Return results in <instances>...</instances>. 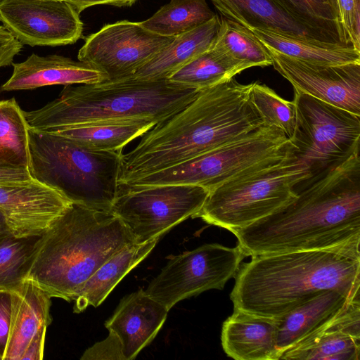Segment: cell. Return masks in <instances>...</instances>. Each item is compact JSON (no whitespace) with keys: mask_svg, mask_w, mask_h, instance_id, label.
Listing matches in <instances>:
<instances>
[{"mask_svg":"<svg viewBox=\"0 0 360 360\" xmlns=\"http://www.w3.org/2000/svg\"><path fill=\"white\" fill-rule=\"evenodd\" d=\"M297 193L274 214L233 232L245 257L311 250L360 252L359 153Z\"/></svg>","mask_w":360,"mask_h":360,"instance_id":"cell-1","label":"cell"},{"mask_svg":"<svg viewBox=\"0 0 360 360\" xmlns=\"http://www.w3.org/2000/svg\"><path fill=\"white\" fill-rule=\"evenodd\" d=\"M252 82L233 78L200 91L195 98L141 136L122 155L119 183L188 160L264 125L251 101Z\"/></svg>","mask_w":360,"mask_h":360,"instance_id":"cell-2","label":"cell"},{"mask_svg":"<svg viewBox=\"0 0 360 360\" xmlns=\"http://www.w3.org/2000/svg\"><path fill=\"white\" fill-rule=\"evenodd\" d=\"M230 298L234 309L278 319L319 293L359 298L360 252L297 250L259 255L240 264Z\"/></svg>","mask_w":360,"mask_h":360,"instance_id":"cell-3","label":"cell"},{"mask_svg":"<svg viewBox=\"0 0 360 360\" xmlns=\"http://www.w3.org/2000/svg\"><path fill=\"white\" fill-rule=\"evenodd\" d=\"M134 243L112 212L71 202L37 238L24 278L32 281L51 297L74 301L102 264Z\"/></svg>","mask_w":360,"mask_h":360,"instance_id":"cell-4","label":"cell"},{"mask_svg":"<svg viewBox=\"0 0 360 360\" xmlns=\"http://www.w3.org/2000/svg\"><path fill=\"white\" fill-rule=\"evenodd\" d=\"M199 92L167 79L71 84L44 107L24 115L29 128L37 131L136 120L158 124L184 108Z\"/></svg>","mask_w":360,"mask_h":360,"instance_id":"cell-5","label":"cell"},{"mask_svg":"<svg viewBox=\"0 0 360 360\" xmlns=\"http://www.w3.org/2000/svg\"><path fill=\"white\" fill-rule=\"evenodd\" d=\"M29 149L33 179L71 202L111 211L119 186L122 150H92L69 138L30 128Z\"/></svg>","mask_w":360,"mask_h":360,"instance_id":"cell-6","label":"cell"},{"mask_svg":"<svg viewBox=\"0 0 360 360\" xmlns=\"http://www.w3.org/2000/svg\"><path fill=\"white\" fill-rule=\"evenodd\" d=\"M290 156L303 181L297 193L359 153L360 115L294 90Z\"/></svg>","mask_w":360,"mask_h":360,"instance_id":"cell-7","label":"cell"},{"mask_svg":"<svg viewBox=\"0 0 360 360\" xmlns=\"http://www.w3.org/2000/svg\"><path fill=\"white\" fill-rule=\"evenodd\" d=\"M290 145L289 139L282 130L264 124L244 136L128 184L195 185L211 191L237 177L282 160Z\"/></svg>","mask_w":360,"mask_h":360,"instance_id":"cell-8","label":"cell"},{"mask_svg":"<svg viewBox=\"0 0 360 360\" xmlns=\"http://www.w3.org/2000/svg\"><path fill=\"white\" fill-rule=\"evenodd\" d=\"M290 150V148H289ZM289 150L282 160L229 181L210 191L193 218L231 232L264 219L297 197L303 181Z\"/></svg>","mask_w":360,"mask_h":360,"instance_id":"cell-9","label":"cell"},{"mask_svg":"<svg viewBox=\"0 0 360 360\" xmlns=\"http://www.w3.org/2000/svg\"><path fill=\"white\" fill-rule=\"evenodd\" d=\"M210 191L187 184L138 186L119 183L112 212L136 243L161 237L172 227L193 218Z\"/></svg>","mask_w":360,"mask_h":360,"instance_id":"cell-10","label":"cell"},{"mask_svg":"<svg viewBox=\"0 0 360 360\" xmlns=\"http://www.w3.org/2000/svg\"><path fill=\"white\" fill-rule=\"evenodd\" d=\"M246 257L238 245H202L172 257L145 292L169 310L179 301L204 291L221 290Z\"/></svg>","mask_w":360,"mask_h":360,"instance_id":"cell-11","label":"cell"},{"mask_svg":"<svg viewBox=\"0 0 360 360\" xmlns=\"http://www.w3.org/2000/svg\"><path fill=\"white\" fill-rule=\"evenodd\" d=\"M174 37L153 33L140 22L120 20L86 37L77 58L102 71L108 81H117L131 76Z\"/></svg>","mask_w":360,"mask_h":360,"instance_id":"cell-12","label":"cell"},{"mask_svg":"<svg viewBox=\"0 0 360 360\" xmlns=\"http://www.w3.org/2000/svg\"><path fill=\"white\" fill-rule=\"evenodd\" d=\"M0 21L31 46L72 44L83 31L79 14L66 0H1Z\"/></svg>","mask_w":360,"mask_h":360,"instance_id":"cell-13","label":"cell"},{"mask_svg":"<svg viewBox=\"0 0 360 360\" xmlns=\"http://www.w3.org/2000/svg\"><path fill=\"white\" fill-rule=\"evenodd\" d=\"M268 50L274 69L294 90L360 115V63L316 64Z\"/></svg>","mask_w":360,"mask_h":360,"instance_id":"cell-14","label":"cell"},{"mask_svg":"<svg viewBox=\"0 0 360 360\" xmlns=\"http://www.w3.org/2000/svg\"><path fill=\"white\" fill-rule=\"evenodd\" d=\"M70 203L60 193L34 179L0 183V211L17 238L40 236Z\"/></svg>","mask_w":360,"mask_h":360,"instance_id":"cell-15","label":"cell"},{"mask_svg":"<svg viewBox=\"0 0 360 360\" xmlns=\"http://www.w3.org/2000/svg\"><path fill=\"white\" fill-rule=\"evenodd\" d=\"M168 309L142 289L124 297L105 328L120 340L125 360L136 358L164 324Z\"/></svg>","mask_w":360,"mask_h":360,"instance_id":"cell-16","label":"cell"},{"mask_svg":"<svg viewBox=\"0 0 360 360\" xmlns=\"http://www.w3.org/2000/svg\"><path fill=\"white\" fill-rule=\"evenodd\" d=\"M359 354L360 300L356 299L280 359L359 360Z\"/></svg>","mask_w":360,"mask_h":360,"instance_id":"cell-17","label":"cell"},{"mask_svg":"<svg viewBox=\"0 0 360 360\" xmlns=\"http://www.w3.org/2000/svg\"><path fill=\"white\" fill-rule=\"evenodd\" d=\"M13 74L0 87V92L32 90L62 84H96L108 80L105 73L94 65L59 55L31 54L25 61L12 63Z\"/></svg>","mask_w":360,"mask_h":360,"instance_id":"cell-18","label":"cell"},{"mask_svg":"<svg viewBox=\"0 0 360 360\" xmlns=\"http://www.w3.org/2000/svg\"><path fill=\"white\" fill-rule=\"evenodd\" d=\"M11 317L7 344L3 360H21L34 339L45 337L51 322V297L36 283L24 278L10 290Z\"/></svg>","mask_w":360,"mask_h":360,"instance_id":"cell-19","label":"cell"},{"mask_svg":"<svg viewBox=\"0 0 360 360\" xmlns=\"http://www.w3.org/2000/svg\"><path fill=\"white\" fill-rule=\"evenodd\" d=\"M211 1L224 17L249 29L263 30L291 37L338 44L329 36L297 20L276 0Z\"/></svg>","mask_w":360,"mask_h":360,"instance_id":"cell-20","label":"cell"},{"mask_svg":"<svg viewBox=\"0 0 360 360\" xmlns=\"http://www.w3.org/2000/svg\"><path fill=\"white\" fill-rule=\"evenodd\" d=\"M277 329L276 319L234 309L222 326L223 349L236 360H279Z\"/></svg>","mask_w":360,"mask_h":360,"instance_id":"cell-21","label":"cell"},{"mask_svg":"<svg viewBox=\"0 0 360 360\" xmlns=\"http://www.w3.org/2000/svg\"><path fill=\"white\" fill-rule=\"evenodd\" d=\"M353 300L339 291L324 290L276 319L280 357L332 321Z\"/></svg>","mask_w":360,"mask_h":360,"instance_id":"cell-22","label":"cell"},{"mask_svg":"<svg viewBox=\"0 0 360 360\" xmlns=\"http://www.w3.org/2000/svg\"><path fill=\"white\" fill-rule=\"evenodd\" d=\"M219 27L220 18L216 14L205 23L175 37L128 78L141 80L167 79L186 63L212 49Z\"/></svg>","mask_w":360,"mask_h":360,"instance_id":"cell-23","label":"cell"},{"mask_svg":"<svg viewBox=\"0 0 360 360\" xmlns=\"http://www.w3.org/2000/svg\"><path fill=\"white\" fill-rule=\"evenodd\" d=\"M160 238L129 244L108 259L82 285L74 300V312L99 306L123 277L148 255Z\"/></svg>","mask_w":360,"mask_h":360,"instance_id":"cell-24","label":"cell"},{"mask_svg":"<svg viewBox=\"0 0 360 360\" xmlns=\"http://www.w3.org/2000/svg\"><path fill=\"white\" fill-rule=\"evenodd\" d=\"M156 124L150 120H136L73 126L44 131L69 138L92 150L114 152L122 150L127 144L141 136Z\"/></svg>","mask_w":360,"mask_h":360,"instance_id":"cell-25","label":"cell"},{"mask_svg":"<svg viewBox=\"0 0 360 360\" xmlns=\"http://www.w3.org/2000/svg\"><path fill=\"white\" fill-rule=\"evenodd\" d=\"M250 30L268 49L296 59L323 65L360 63V51L352 46L310 41L259 29Z\"/></svg>","mask_w":360,"mask_h":360,"instance_id":"cell-26","label":"cell"},{"mask_svg":"<svg viewBox=\"0 0 360 360\" xmlns=\"http://www.w3.org/2000/svg\"><path fill=\"white\" fill-rule=\"evenodd\" d=\"M212 49L244 70L272 65L268 49L249 28L222 17Z\"/></svg>","mask_w":360,"mask_h":360,"instance_id":"cell-27","label":"cell"},{"mask_svg":"<svg viewBox=\"0 0 360 360\" xmlns=\"http://www.w3.org/2000/svg\"><path fill=\"white\" fill-rule=\"evenodd\" d=\"M29 126L14 98L0 101V166L29 169Z\"/></svg>","mask_w":360,"mask_h":360,"instance_id":"cell-28","label":"cell"},{"mask_svg":"<svg viewBox=\"0 0 360 360\" xmlns=\"http://www.w3.org/2000/svg\"><path fill=\"white\" fill-rule=\"evenodd\" d=\"M215 15L206 0H171L140 24L157 34L176 37L205 23Z\"/></svg>","mask_w":360,"mask_h":360,"instance_id":"cell-29","label":"cell"},{"mask_svg":"<svg viewBox=\"0 0 360 360\" xmlns=\"http://www.w3.org/2000/svg\"><path fill=\"white\" fill-rule=\"evenodd\" d=\"M243 70L241 66L212 49L186 63L167 79L200 91L226 82Z\"/></svg>","mask_w":360,"mask_h":360,"instance_id":"cell-30","label":"cell"},{"mask_svg":"<svg viewBox=\"0 0 360 360\" xmlns=\"http://www.w3.org/2000/svg\"><path fill=\"white\" fill-rule=\"evenodd\" d=\"M306 25L331 37L338 44L352 46L340 19L337 0H276Z\"/></svg>","mask_w":360,"mask_h":360,"instance_id":"cell-31","label":"cell"},{"mask_svg":"<svg viewBox=\"0 0 360 360\" xmlns=\"http://www.w3.org/2000/svg\"><path fill=\"white\" fill-rule=\"evenodd\" d=\"M37 238L0 236V291H9L24 279Z\"/></svg>","mask_w":360,"mask_h":360,"instance_id":"cell-32","label":"cell"},{"mask_svg":"<svg viewBox=\"0 0 360 360\" xmlns=\"http://www.w3.org/2000/svg\"><path fill=\"white\" fill-rule=\"evenodd\" d=\"M251 101L264 124L274 126L282 130L288 139L292 137L296 119L293 101L282 98L273 89L259 82H252Z\"/></svg>","mask_w":360,"mask_h":360,"instance_id":"cell-33","label":"cell"},{"mask_svg":"<svg viewBox=\"0 0 360 360\" xmlns=\"http://www.w3.org/2000/svg\"><path fill=\"white\" fill-rule=\"evenodd\" d=\"M342 26L352 46L360 51V0H337Z\"/></svg>","mask_w":360,"mask_h":360,"instance_id":"cell-34","label":"cell"},{"mask_svg":"<svg viewBox=\"0 0 360 360\" xmlns=\"http://www.w3.org/2000/svg\"><path fill=\"white\" fill-rule=\"evenodd\" d=\"M80 359L82 360H125L119 338L110 331L105 340L87 349Z\"/></svg>","mask_w":360,"mask_h":360,"instance_id":"cell-35","label":"cell"},{"mask_svg":"<svg viewBox=\"0 0 360 360\" xmlns=\"http://www.w3.org/2000/svg\"><path fill=\"white\" fill-rule=\"evenodd\" d=\"M22 46L23 44L3 25H0V68L12 65L14 57Z\"/></svg>","mask_w":360,"mask_h":360,"instance_id":"cell-36","label":"cell"},{"mask_svg":"<svg viewBox=\"0 0 360 360\" xmlns=\"http://www.w3.org/2000/svg\"><path fill=\"white\" fill-rule=\"evenodd\" d=\"M11 298L8 291H0V360H3L9 331Z\"/></svg>","mask_w":360,"mask_h":360,"instance_id":"cell-37","label":"cell"},{"mask_svg":"<svg viewBox=\"0 0 360 360\" xmlns=\"http://www.w3.org/2000/svg\"><path fill=\"white\" fill-rule=\"evenodd\" d=\"M33 180L29 169L0 166V183H25Z\"/></svg>","mask_w":360,"mask_h":360,"instance_id":"cell-38","label":"cell"},{"mask_svg":"<svg viewBox=\"0 0 360 360\" xmlns=\"http://www.w3.org/2000/svg\"><path fill=\"white\" fill-rule=\"evenodd\" d=\"M80 14L84 9L98 4H110L115 6H130L136 0H66Z\"/></svg>","mask_w":360,"mask_h":360,"instance_id":"cell-39","label":"cell"},{"mask_svg":"<svg viewBox=\"0 0 360 360\" xmlns=\"http://www.w3.org/2000/svg\"><path fill=\"white\" fill-rule=\"evenodd\" d=\"M11 233L10 229L6 222L5 218L0 211V236ZM12 234V233H11Z\"/></svg>","mask_w":360,"mask_h":360,"instance_id":"cell-40","label":"cell"},{"mask_svg":"<svg viewBox=\"0 0 360 360\" xmlns=\"http://www.w3.org/2000/svg\"><path fill=\"white\" fill-rule=\"evenodd\" d=\"M1 1V0H0Z\"/></svg>","mask_w":360,"mask_h":360,"instance_id":"cell-41","label":"cell"}]
</instances>
